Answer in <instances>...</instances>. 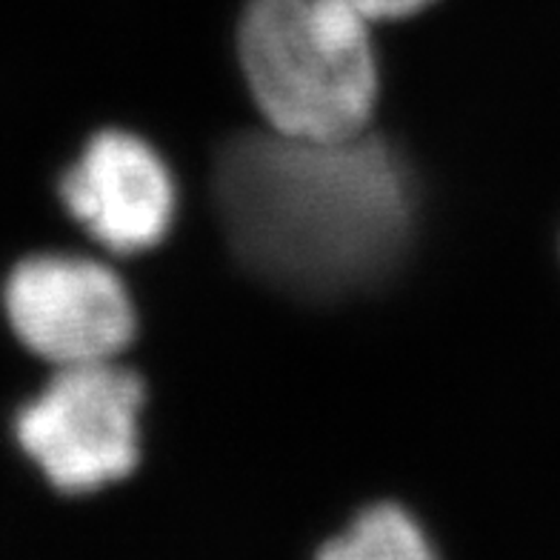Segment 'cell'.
<instances>
[{"label": "cell", "mask_w": 560, "mask_h": 560, "mask_svg": "<svg viewBox=\"0 0 560 560\" xmlns=\"http://www.w3.org/2000/svg\"><path fill=\"white\" fill-rule=\"evenodd\" d=\"M354 12H361L366 21H389V18H406L429 7L432 0H343Z\"/></svg>", "instance_id": "52a82bcc"}, {"label": "cell", "mask_w": 560, "mask_h": 560, "mask_svg": "<svg viewBox=\"0 0 560 560\" xmlns=\"http://www.w3.org/2000/svg\"><path fill=\"white\" fill-rule=\"evenodd\" d=\"M218 203L237 255L298 295L361 289L398 260L412 195L404 166L369 135H244L218 163Z\"/></svg>", "instance_id": "6da1fadb"}, {"label": "cell", "mask_w": 560, "mask_h": 560, "mask_svg": "<svg viewBox=\"0 0 560 560\" xmlns=\"http://www.w3.org/2000/svg\"><path fill=\"white\" fill-rule=\"evenodd\" d=\"M69 212L112 252L155 246L175 214V186L152 149L126 132L97 135L60 186Z\"/></svg>", "instance_id": "5b68a950"}, {"label": "cell", "mask_w": 560, "mask_h": 560, "mask_svg": "<svg viewBox=\"0 0 560 560\" xmlns=\"http://www.w3.org/2000/svg\"><path fill=\"white\" fill-rule=\"evenodd\" d=\"M7 315L23 347L58 369L112 361L135 335L124 283L95 260L40 255L15 266Z\"/></svg>", "instance_id": "277c9868"}, {"label": "cell", "mask_w": 560, "mask_h": 560, "mask_svg": "<svg viewBox=\"0 0 560 560\" xmlns=\"http://www.w3.org/2000/svg\"><path fill=\"white\" fill-rule=\"evenodd\" d=\"M369 23L343 0H252L237 52L269 129L310 140L366 132L377 97Z\"/></svg>", "instance_id": "7a4b0ae2"}, {"label": "cell", "mask_w": 560, "mask_h": 560, "mask_svg": "<svg viewBox=\"0 0 560 560\" xmlns=\"http://www.w3.org/2000/svg\"><path fill=\"white\" fill-rule=\"evenodd\" d=\"M138 375L104 363L63 366L18 418V441L60 492H92L138 464Z\"/></svg>", "instance_id": "3957f363"}, {"label": "cell", "mask_w": 560, "mask_h": 560, "mask_svg": "<svg viewBox=\"0 0 560 560\" xmlns=\"http://www.w3.org/2000/svg\"><path fill=\"white\" fill-rule=\"evenodd\" d=\"M332 560H423L429 546L423 532L398 506H375L363 512L347 535L324 549Z\"/></svg>", "instance_id": "8992f818"}]
</instances>
